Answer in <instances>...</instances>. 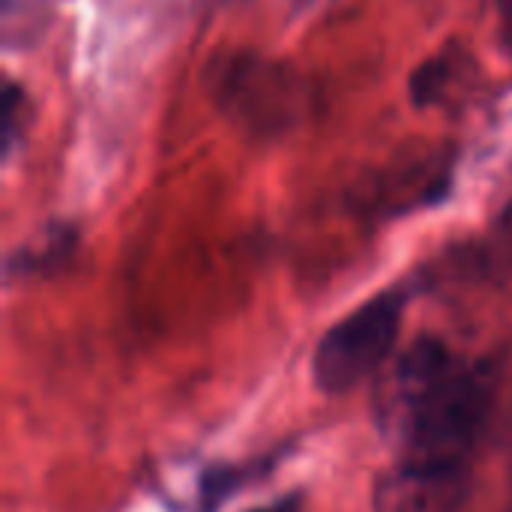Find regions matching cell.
<instances>
[{"instance_id": "obj_1", "label": "cell", "mask_w": 512, "mask_h": 512, "mask_svg": "<svg viewBox=\"0 0 512 512\" xmlns=\"http://www.w3.org/2000/svg\"><path fill=\"white\" fill-rule=\"evenodd\" d=\"M495 405L483 360L441 342L417 339L384 375L381 426L402 477L465 492Z\"/></svg>"}, {"instance_id": "obj_2", "label": "cell", "mask_w": 512, "mask_h": 512, "mask_svg": "<svg viewBox=\"0 0 512 512\" xmlns=\"http://www.w3.org/2000/svg\"><path fill=\"white\" fill-rule=\"evenodd\" d=\"M402 309L405 300L399 294H378L336 321L315 348V384L324 393H348L384 369L402 330Z\"/></svg>"}, {"instance_id": "obj_3", "label": "cell", "mask_w": 512, "mask_h": 512, "mask_svg": "<svg viewBox=\"0 0 512 512\" xmlns=\"http://www.w3.org/2000/svg\"><path fill=\"white\" fill-rule=\"evenodd\" d=\"M228 105L243 117L252 120L255 126H267L270 120H285L279 114L285 111V102L291 93V84L285 81V75L279 69H267V66H249L246 57L237 60V66L228 69L225 87H222Z\"/></svg>"}, {"instance_id": "obj_4", "label": "cell", "mask_w": 512, "mask_h": 512, "mask_svg": "<svg viewBox=\"0 0 512 512\" xmlns=\"http://www.w3.org/2000/svg\"><path fill=\"white\" fill-rule=\"evenodd\" d=\"M504 231H507V240H510V249H512V207L507 210V219H504Z\"/></svg>"}]
</instances>
